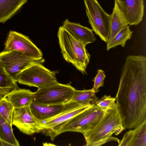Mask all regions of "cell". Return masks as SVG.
<instances>
[{
  "label": "cell",
  "instance_id": "6da1fadb",
  "mask_svg": "<svg viewBox=\"0 0 146 146\" xmlns=\"http://www.w3.org/2000/svg\"><path fill=\"white\" fill-rule=\"evenodd\" d=\"M124 130L134 128L146 120V58L127 56L115 97Z\"/></svg>",
  "mask_w": 146,
  "mask_h": 146
},
{
  "label": "cell",
  "instance_id": "7a4b0ae2",
  "mask_svg": "<svg viewBox=\"0 0 146 146\" xmlns=\"http://www.w3.org/2000/svg\"><path fill=\"white\" fill-rule=\"evenodd\" d=\"M106 111L95 104L70 119L42 132L49 136L51 140L57 135L66 131L82 133L94 129L103 117Z\"/></svg>",
  "mask_w": 146,
  "mask_h": 146
},
{
  "label": "cell",
  "instance_id": "3957f363",
  "mask_svg": "<svg viewBox=\"0 0 146 146\" xmlns=\"http://www.w3.org/2000/svg\"><path fill=\"white\" fill-rule=\"evenodd\" d=\"M57 36L64 59L83 74H86V70L90 55L86 48V46L74 39L63 26L59 27Z\"/></svg>",
  "mask_w": 146,
  "mask_h": 146
},
{
  "label": "cell",
  "instance_id": "277c9868",
  "mask_svg": "<svg viewBox=\"0 0 146 146\" xmlns=\"http://www.w3.org/2000/svg\"><path fill=\"white\" fill-rule=\"evenodd\" d=\"M117 106V105H116ZM124 130L117 106L106 111L101 120L93 129L82 133L86 142L85 146L108 137L115 133L118 135Z\"/></svg>",
  "mask_w": 146,
  "mask_h": 146
},
{
  "label": "cell",
  "instance_id": "5b68a950",
  "mask_svg": "<svg viewBox=\"0 0 146 146\" xmlns=\"http://www.w3.org/2000/svg\"><path fill=\"white\" fill-rule=\"evenodd\" d=\"M76 89L70 84L59 83L38 88L32 102L44 105L65 104L70 101Z\"/></svg>",
  "mask_w": 146,
  "mask_h": 146
},
{
  "label": "cell",
  "instance_id": "8992f818",
  "mask_svg": "<svg viewBox=\"0 0 146 146\" xmlns=\"http://www.w3.org/2000/svg\"><path fill=\"white\" fill-rule=\"evenodd\" d=\"M87 16L92 31L107 43L111 31V15L107 13L97 0H84Z\"/></svg>",
  "mask_w": 146,
  "mask_h": 146
},
{
  "label": "cell",
  "instance_id": "52a82bcc",
  "mask_svg": "<svg viewBox=\"0 0 146 146\" xmlns=\"http://www.w3.org/2000/svg\"><path fill=\"white\" fill-rule=\"evenodd\" d=\"M42 64H35L24 70L19 76L17 82L38 89L58 83L55 72L46 68Z\"/></svg>",
  "mask_w": 146,
  "mask_h": 146
},
{
  "label": "cell",
  "instance_id": "ba28073f",
  "mask_svg": "<svg viewBox=\"0 0 146 146\" xmlns=\"http://www.w3.org/2000/svg\"><path fill=\"white\" fill-rule=\"evenodd\" d=\"M0 60L8 74L16 82L19 76L24 70L34 64L44 62L42 58H31L13 50L1 52Z\"/></svg>",
  "mask_w": 146,
  "mask_h": 146
},
{
  "label": "cell",
  "instance_id": "9c48e42d",
  "mask_svg": "<svg viewBox=\"0 0 146 146\" xmlns=\"http://www.w3.org/2000/svg\"><path fill=\"white\" fill-rule=\"evenodd\" d=\"M13 50L33 58H42L40 50L28 36L14 31L9 32L5 43L4 51Z\"/></svg>",
  "mask_w": 146,
  "mask_h": 146
},
{
  "label": "cell",
  "instance_id": "30bf717a",
  "mask_svg": "<svg viewBox=\"0 0 146 146\" xmlns=\"http://www.w3.org/2000/svg\"><path fill=\"white\" fill-rule=\"evenodd\" d=\"M42 121L38 120L34 116L30 106L14 108L12 124L23 133L31 135L42 132Z\"/></svg>",
  "mask_w": 146,
  "mask_h": 146
},
{
  "label": "cell",
  "instance_id": "8fae6325",
  "mask_svg": "<svg viewBox=\"0 0 146 146\" xmlns=\"http://www.w3.org/2000/svg\"><path fill=\"white\" fill-rule=\"evenodd\" d=\"M144 0H115V2L128 25H137L142 20Z\"/></svg>",
  "mask_w": 146,
  "mask_h": 146
},
{
  "label": "cell",
  "instance_id": "7c38bea8",
  "mask_svg": "<svg viewBox=\"0 0 146 146\" xmlns=\"http://www.w3.org/2000/svg\"><path fill=\"white\" fill-rule=\"evenodd\" d=\"M94 104L82 106L74 102H70L66 104L64 110L60 113L52 118L42 121V132L51 129L54 127L68 121Z\"/></svg>",
  "mask_w": 146,
  "mask_h": 146
},
{
  "label": "cell",
  "instance_id": "4fadbf2b",
  "mask_svg": "<svg viewBox=\"0 0 146 146\" xmlns=\"http://www.w3.org/2000/svg\"><path fill=\"white\" fill-rule=\"evenodd\" d=\"M62 26L74 39L86 46L96 41L92 30L79 23L71 22L66 19Z\"/></svg>",
  "mask_w": 146,
  "mask_h": 146
},
{
  "label": "cell",
  "instance_id": "5bb4252c",
  "mask_svg": "<svg viewBox=\"0 0 146 146\" xmlns=\"http://www.w3.org/2000/svg\"><path fill=\"white\" fill-rule=\"evenodd\" d=\"M127 132L119 144V146H146V120Z\"/></svg>",
  "mask_w": 146,
  "mask_h": 146
},
{
  "label": "cell",
  "instance_id": "9a60e30c",
  "mask_svg": "<svg viewBox=\"0 0 146 146\" xmlns=\"http://www.w3.org/2000/svg\"><path fill=\"white\" fill-rule=\"evenodd\" d=\"M66 104L44 105L32 102L30 106L32 113L38 120L44 121L58 115L64 110Z\"/></svg>",
  "mask_w": 146,
  "mask_h": 146
},
{
  "label": "cell",
  "instance_id": "2e32d148",
  "mask_svg": "<svg viewBox=\"0 0 146 146\" xmlns=\"http://www.w3.org/2000/svg\"><path fill=\"white\" fill-rule=\"evenodd\" d=\"M34 92L27 89L18 88L7 94L4 98L11 103L14 108L30 106L33 99Z\"/></svg>",
  "mask_w": 146,
  "mask_h": 146
},
{
  "label": "cell",
  "instance_id": "e0dca14e",
  "mask_svg": "<svg viewBox=\"0 0 146 146\" xmlns=\"http://www.w3.org/2000/svg\"><path fill=\"white\" fill-rule=\"evenodd\" d=\"M28 0H0V23L11 18Z\"/></svg>",
  "mask_w": 146,
  "mask_h": 146
},
{
  "label": "cell",
  "instance_id": "ac0fdd59",
  "mask_svg": "<svg viewBox=\"0 0 146 146\" xmlns=\"http://www.w3.org/2000/svg\"><path fill=\"white\" fill-rule=\"evenodd\" d=\"M111 18L110 34L106 44L110 42L123 27L128 25L115 2L112 13L111 15Z\"/></svg>",
  "mask_w": 146,
  "mask_h": 146
},
{
  "label": "cell",
  "instance_id": "d6986e66",
  "mask_svg": "<svg viewBox=\"0 0 146 146\" xmlns=\"http://www.w3.org/2000/svg\"><path fill=\"white\" fill-rule=\"evenodd\" d=\"M96 94L92 89L82 90H76L70 101L82 106L94 104L95 102L99 99Z\"/></svg>",
  "mask_w": 146,
  "mask_h": 146
},
{
  "label": "cell",
  "instance_id": "ffe728a7",
  "mask_svg": "<svg viewBox=\"0 0 146 146\" xmlns=\"http://www.w3.org/2000/svg\"><path fill=\"white\" fill-rule=\"evenodd\" d=\"M12 125L0 115V139L11 144L12 146H19L18 141L13 131Z\"/></svg>",
  "mask_w": 146,
  "mask_h": 146
},
{
  "label": "cell",
  "instance_id": "44dd1931",
  "mask_svg": "<svg viewBox=\"0 0 146 146\" xmlns=\"http://www.w3.org/2000/svg\"><path fill=\"white\" fill-rule=\"evenodd\" d=\"M133 32L128 25L123 27L114 36L112 40L107 44L106 49L110 50L118 45L124 47L126 41L131 38Z\"/></svg>",
  "mask_w": 146,
  "mask_h": 146
},
{
  "label": "cell",
  "instance_id": "7402d4cb",
  "mask_svg": "<svg viewBox=\"0 0 146 146\" xmlns=\"http://www.w3.org/2000/svg\"><path fill=\"white\" fill-rule=\"evenodd\" d=\"M14 108L4 98L0 100V115L11 125Z\"/></svg>",
  "mask_w": 146,
  "mask_h": 146
},
{
  "label": "cell",
  "instance_id": "603a6c76",
  "mask_svg": "<svg viewBox=\"0 0 146 146\" xmlns=\"http://www.w3.org/2000/svg\"><path fill=\"white\" fill-rule=\"evenodd\" d=\"M115 98L110 96L104 95L100 99L96 100L94 104L102 110L106 111L108 110L113 109L116 107Z\"/></svg>",
  "mask_w": 146,
  "mask_h": 146
},
{
  "label": "cell",
  "instance_id": "cb8c5ba5",
  "mask_svg": "<svg viewBox=\"0 0 146 146\" xmlns=\"http://www.w3.org/2000/svg\"><path fill=\"white\" fill-rule=\"evenodd\" d=\"M19 87L15 82L5 70L0 60V87Z\"/></svg>",
  "mask_w": 146,
  "mask_h": 146
},
{
  "label": "cell",
  "instance_id": "d4e9b609",
  "mask_svg": "<svg viewBox=\"0 0 146 146\" xmlns=\"http://www.w3.org/2000/svg\"><path fill=\"white\" fill-rule=\"evenodd\" d=\"M106 77L105 72L104 71L101 69L98 70L97 74L93 80L94 84L92 88L96 93L99 92L100 87L103 86Z\"/></svg>",
  "mask_w": 146,
  "mask_h": 146
},
{
  "label": "cell",
  "instance_id": "484cf974",
  "mask_svg": "<svg viewBox=\"0 0 146 146\" xmlns=\"http://www.w3.org/2000/svg\"><path fill=\"white\" fill-rule=\"evenodd\" d=\"M112 141H117L118 144H119L120 142V140L118 138L110 136L98 141L90 143L88 145V146H101L105 143Z\"/></svg>",
  "mask_w": 146,
  "mask_h": 146
},
{
  "label": "cell",
  "instance_id": "4316f807",
  "mask_svg": "<svg viewBox=\"0 0 146 146\" xmlns=\"http://www.w3.org/2000/svg\"><path fill=\"white\" fill-rule=\"evenodd\" d=\"M19 88V87H0V100L7 94L13 90Z\"/></svg>",
  "mask_w": 146,
  "mask_h": 146
},
{
  "label": "cell",
  "instance_id": "83f0119b",
  "mask_svg": "<svg viewBox=\"0 0 146 146\" xmlns=\"http://www.w3.org/2000/svg\"><path fill=\"white\" fill-rule=\"evenodd\" d=\"M0 146H1V140L0 139Z\"/></svg>",
  "mask_w": 146,
  "mask_h": 146
}]
</instances>
